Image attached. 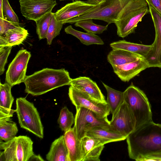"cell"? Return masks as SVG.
I'll list each match as a JSON object with an SVG mask.
<instances>
[{"label":"cell","mask_w":161,"mask_h":161,"mask_svg":"<svg viewBox=\"0 0 161 161\" xmlns=\"http://www.w3.org/2000/svg\"><path fill=\"white\" fill-rule=\"evenodd\" d=\"M148 6L155 27V36L151 48L144 58L150 67L161 68V14L151 5Z\"/></svg>","instance_id":"cell-13"},{"label":"cell","mask_w":161,"mask_h":161,"mask_svg":"<svg viewBox=\"0 0 161 161\" xmlns=\"http://www.w3.org/2000/svg\"><path fill=\"white\" fill-rule=\"evenodd\" d=\"M70 85L99 101L106 102L105 96L97 83L89 77L80 76L72 79Z\"/></svg>","instance_id":"cell-17"},{"label":"cell","mask_w":161,"mask_h":161,"mask_svg":"<svg viewBox=\"0 0 161 161\" xmlns=\"http://www.w3.org/2000/svg\"><path fill=\"white\" fill-rule=\"evenodd\" d=\"M19 25V23L11 22L0 17V35H3L8 29Z\"/></svg>","instance_id":"cell-34"},{"label":"cell","mask_w":161,"mask_h":161,"mask_svg":"<svg viewBox=\"0 0 161 161\" xmlns=\"http://www.w3.org/2000/svg\"><path fill=\"white\" fill-rule=\"evenodd\" d=\"M3 0H0V17L3 19H5L3 10Z\"/></svg>","instance_id":"cell-38"},{"label":"cell","mask_w":161,"mask_h":161,"mask_svg":"<svg viewBox=\"0 0 161 161\" xmlns=\"http://www.w3.org/2000/svg\"><path fill=\"white\" fill-rule=\"evenodd\" d=\"M3 10L5 19L11 22L19 23L18 17L10 5L8 0H3Z\"/></svg>","instance_id":"cell-32"},{"label":"cell","mask_w":161,"mask_h":161,"mask_svg":"<svg viewBox=\"0 0 161 161\" xmlns=\"http://www.w3.org/2000/svg\"><path fill=\"white\" fill-rule=\"evenodd\" d=\"M31 56L30 52L26 50H20L9 64L6 72L5 81L12 87L24 82Z\"/></svg>","instance_id":"cell-11"},{"label":"cell","mask_w":161,"mask_h":161,"mask_svg":"<svg viewBox=\"0 0 161 161\" xmlns=\"http://www.w3.org/2000/svg\"><path fill=\"white\" fill-rule=\"evenodd\" d=\"M33 142L25 136H15L7 142L0 140V161H28L34 154Z\"/></svg>","instance_id":"cell-7"},{"label":"cell","mask_w":161,"mask_h":161,"mask_svg":"<svg viewBox=\"0 0 161 161\" xmlns=\"http://www.w3.org/2000/svg\"><path fill=\"white\" fill-rule=\"evenodd\" d=\"M29 34L28 31L19 25L7 30L0 35V47L18 45L22 43Z\"/></svg>","instance_id":"cell-18"},{"label":"cell","mask_w":161,"mask_h":161,"mask_svg":"<svg viewBox=\"0 0 161 161\" xmlns=\"http://www.w3.org/2000/svg\"><path fill=\"white\" fill-rule=\"evenodd\" d=\"M126 139L130 158L161 161V124L153 121L146 123L135 129Z\"/></svg>","instance_id":"cell-1"},{"label":"cell","mask_w":161,"mask_h":161,"mask_svg":"<svg viewBox=\"0 0 161 161\" xmlns=\"http://www.w3.org/2000/svg\"><path fill=\"white\" fill-rule=\"evenodd\" d=\"M75 128L78 138L80 140L85 136V130L89 127L100 126L109 129V121L93 111L82 107L76 108Z\"/></svg>","instance_id":"cell-9"},{"label":"cell","mask_w":161,"mask_h":161,"mask_svg":"<svg viewBox=\"0 0 161 161\" xmlns=\"http://www.w3.org/2000/svg\"><path fill=\"white\" fill-rule=\"evenodd\" d=\"M147 5L145 0H134L125 7L114 23L119 37L124 38L134 32L138 23L149 13Z\"/></svg>","instance_id":"cell-3"},{"label":"cell","mask_w":161,"mask_h":161,"mask_svg":"<svg viewBox=\"0 0 161 161\" xmlns=\"http://www.w3.org/2000/svg\"><path fill=\"white\" fill-rule=\"evenodd\" d=\"M64 31L67 34L75 36L81 43L87 46L92 44L103 45L104 44L101 38L95 34L79 31L74 29L70 25L65 28Z\"/></svg>","instance_id":"cell-26"},{"label":"cell","mask_w":161,"mask_h":161,"mask_svg":"<svg viewBox=\"0 0 161 161\" xmlns=\"http://www.w3.org/2000/svg\"><path fill=\"white\" fill-rule=\"evenodd\" d=\"M12 87L7 83H0V118L13 114L11 109L14 98L11 92Z\"/></svg>","instance_id":"cell-22"},{"label":"cell","mask_w":161,"mask_h":161,"mask_svg":"<svg viewBox=\"0 0 161 161\" xmlns=\"http://www.w3.org/2000/svg\"><path fill=\"white\" fill-rule=\"evenodd\" d=\"M113 49H120L134 53L144 58L150 51L152 46L131 42L125 40L114 42L110 44Z\"/></svg>","instance_id":"cell-24"},{"label":"cell","mask_w":161,"mask_h":161,"mask_svg":"<svg viewBox=\"0 0 161 161\" xmlns=\"http://www.w3.org/2000/svg\"><path fill=\"white\" fill-rule=\"evenodd\" d=\"M95 6L87 2L76 0L66 4L54 13L58 20L64 24L67 21L79 16Z\"/></svg>","instance_id":"cell-14"},{"label":"cell","mask_w":161,"mask_h":161,"mask_svg":"<svg viewBox=\"0 0 161 161\" xmlns=\"http://www.w3.org/2000/svg\"><path fill=\"white\" fill-rule=\"evenodd\" d=\"M114 73L124 82H128L149 66L144 58L112 67Z\"/></svg>","instance_id":"cell-15"},{"label":"cell","mask_w":161,"mask_h":161,"mask_svg":"<svg viewBox=\"0 0 161 161\" xmlns=\"http://www.w3.org/2000/svg\"><path fill=\"white\" fill-rule=\"evenodd\" d=\"M13 115L0 118V140L7 142L16 136L18 130L16 124L11 119Z\"/></svg>","instance_id":"cell-25"},{"label":"cell","mask_w":161,"mask_h":161,"mask_svg":"<svg viewBox=\"0 0 161 161\" xmlns=\"http://www.w3.org/2000/svg\"><path fill=\"white\" fill-rule=\"evenodd\" d=\"M148 5L154 8L161 14V0H145Z\"/></svg>","instance_id":"cell-35"},{"label":"cell","mask_w":161,"mask_h":161,"mask_svg":"<svg viewBox=\"0 0 161 161\" xmlns=\"http://www.w3.org/2000/svg\"><path fill=\"white\" fill-rule=\"evenodd\" d=\"M63 24L58 20L55 13H53L46 36L48 45H51L53 39L60 34Z\"/></svg>","instance_id":"cell-31"},{"label":"cell","mask_w":161,"mask_h":161,"mask_svg":"<svg viewBox=\"0 0 161 161\" xmlns=\"http://www.w3.org/2000/svg\"><path fill=\"white\" fill-rule=\"evenodd\" d=\"M144 58L136 54L120 49H113L108 54L107 59L113 67L121 65Z\"/></svg>","instance_id":"cell-23"},{"label":"cell","mask_w":161,"mask_h":161,"mask_svg":"<svg viewBox=\"0 0 161 161\" xmlns=\"http://www.w3.org/2000/svg\"><path fill=\"white\" fill-rule=\"evenodd\" d=\"M103 1V0H87L86 2L89 4L96 6Z\"/></svg>","instance_id":"cell-37"},{"label":"cell","mask_w":161,"mask_h":161,"mask_svg":"<svg viewBox=\"0 0 161 161\" xmlns=\"http://www.w3.org/2000/svg\"><path fill=\"white\" fill-rule=\"evenodd\" d=\"M82 161H99L104 144L98 138L85 136L80 140Z\"/></svg>","instance_id":"cell-16"},{"label":"cell","mask_w":161,"mask_h":161,"mask_svg":"<svg viewBox=\"0 0 161 161\" xmlns=\"http://www.w3.org/2000/svg\"><path fill=\"white\" fill-rule=\"evenodd\" d=\"M60 1H65V0H72L73 1L74 0H59Z\"/></svg>","instance_id":"cell-39"},{"label":"cell","mask_w":161,"mask_h":161,"mask_svg":"<svg viewBox=\"0 0 161 161\" xmlns=\"http://www.w3.org/2000/svg\"><path fill=\"white\" fill-rule=\"evenodd\" d=\"M134 0H103L78 17L67 21L65 23L73 24L85 19H92L104 21L110 24L115 23L121 12L130 2Z\"/></svg>","instance_id":"cell-4"},{"label":"cell","mask_w":161,"mask_h":161,"mask_svg":"<svg viewBox=\"0 0 161 161\" xmlns=\"http://www.w3.org/2000/svg\"><path fill=\"white\" fill-rule=\"evenodd\" d=\"M15 112L21 128L40 138H43V127L39 113L33 103L25 97L17 98Z\"/></svg>","instance_id":"cell-6"},{"label":"cell","mask_w":161,"mask_h":161,"mask_svg":"<svg viewBox=\"0 0 161 161\" xmlns=\"http://www.w3.org/2000/svg\"><path fill=\"white\" fill-rule=\"evenodd\" d=\"M72 79L64 69L46 68L26 76L24 83L25 92L39 96L65 85H70Z\"/></svg>","instance_id":"cell-2"},{"label":"cell","mask_w":161,"mask_h":161,"mask_svg":"<svg viewBox=\"0 0 161 161\" xmlns=\"http://www.w3.org/2000/svg\"><path fill=\"white\" fill-rule=\"evenodd\" d=\"M64 136L70 161H82L83 156L80 140L78 138L74 127L65 132Z\"/></svg>","instance_id":"cell-19"},{"label":"cell","mask_w":161,"mask_h":161,"mask_svg":"<svg viewBox=\"0 0 161 161\" xmlns=\"http://www.w3.org/2000/svg\"><path fill=\"white\" fill-rule=\"evenodd\" d=\"M68 95L76 108L84 107L103 117H107L110 114L109 108L107 102L99 101L71 86L69 88Z\"/></svg>","instance_id":"cell-10"},{"label":"cell","mask_w":161,"mask_h":161,"mask_svg":"<svg viewBox=\"0 0 161 161\" xmlns=\"http://www.w3.org/2000/svg\"><path fill=\"white\" fill-rule=\"evenodd\" d=\"M102 83L107 92L106 101L112 115L124 100V92L116 90Z\"/></svg>","instance_id":"cell-27"},{"label":"cell","mask_w":161,"mask_h":161,"mask_svg":"<svg viewBox=\"0 0 161 161\" xmlns=\"http://www.w3.org/2000/svg\"><path fill=\"white\" fill-rule=\"evenodd\" d=\"M92 19H87L78 21L75 23V25L83 29L87 32L95 34H101L106 31L108 25H102L93 23Z\"/></svg>","instance_id":"cell-29"},{"label":"cell","mask_w":161,"mask_h":161,"mask_svg":"<svg viewBox=\"0 0 161 161\" xmlns=\"http://www.w3.org/2000/svg\"><path fill=\"white\" fill-rule=\"evenodd\" d=\"M85 136L95 137L104 144L109 142L124 140L126 138L108 128L100 126L89 127L85 130Z\"/></svg>","instance_id":"cell-20"},{"label":"cell","mask_w":161,"mask_h":161,"mask_svg":"<svg viewBox=\"0 0 161 161\" xmlns=\"http://www.w3.org/2000/svg\"><path fill=\"white\" fill-rule=\"evenodd\" d=\"M136 120L130 107L124 100L112 114L109 129L126 138L136 129Z\"/></svg>","instance_id":"cell-8"},{"label":"cell","mask_w":161,"mask_h":161,"mask_svg":"<svg viewBox=\"0 0 161 161\" xmlns=\"http://www.w3.org/2000/svg\"><path fill=\"white\" fill-rule=\"evenodd\" d=\"M53 13L49 12L35 21L36 32L39 40L46 38Z\"/></svg>","instance_id":"cell-30"},{"label":"cell","mask_w":161,"mask_h":161,"mask_svg":"<svg viewBox=\"0 0 161 161\" xmlns=\"http://www.w3.org/2000/svg\"><path fill=\"white\" fill-rule=\"evenodd\" d=\"M46 158L48 161H70L64 135L60 136L52 143Z\"/></svg>","instance_id":"cell-21"},{"label":"cell","mask_w":161,"mask_h":161,"mask_svg":"<svg viewBox=\"0 0 161 161\" xmlns=\"http://www.w3.org/2000/svg\"><path fill=\"white\" fill-rule=\"evenodd\" d=\"M19 3L22 15L35 21L52 12L57 4L56 0H19Z\"/></svg>","instance_id":"cell-12"},{"label":"cell","mask_w":161,"mask_h":161,"mask_svg":"<svg viewBox=\"0 0 161 161\" xmlns=\"http://www.w3.org/2000/svg\"><path fill=\"white\" fill-rule=\"evenodd\" d=\"M12 48V46L4 47H0V75H2L4 72L5 67Z\"/></svg>","instance_id":"cell-33"},{"label":"cell","mask_w":161,"mask_h":161,"mask_svg":"<svg viewBox=\"0 0 161 161\" xmlns=\"http://www.w3.org/2000/svg\"><path fill=\"white\" fill-rule=\"evenodd\" d=\"M125 101L136 120V129L153 121L151 106L145 93L131 83L124 92Z\"/></svg>","instance_id":"cell-5"},{"label":"cell","mask_w":161,"mask_h":161,"mask_svg":"<svg viewBox=\"0 0 161 161\" xmlns=\"http://www.w3.org/2000/svg\"><path fill=\"white\" fill-rule=\"evenodd\" d=\"M75 122V118L72 113L69 111L67 107L63 108L58 119V123L61 130L64 132L69 130Z\"/></svg>","instance_id":"cell-28"},{"label":"cell","mask_w":161,"mask_h":161,"mask_svg":"<svg viewBox=\"0 0 161 161\" xmlns=\"http://www.w3.org/2000/svg\"><path fill=\"white\" fill-rule=\"evenodd\" d=\"M43 161L44 160L40 155H36L34 154L30 158L28 161Z\"/></svg>","instance_id":"cell-36"}]
</instances>
